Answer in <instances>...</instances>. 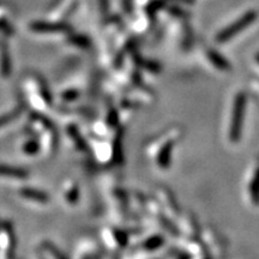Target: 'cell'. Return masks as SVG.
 Returning a JSON list of instances; mask_svg holds the SVG:
<instances>
[{"instance_id":"8992f818","label":"cell","mask_w":259,"mask_h":259,"mask_svg":"<svg viewBox=\"0 0 259 259\" xmlns=\"http://www.w3.org/2000/svg\"><path fill=\"white\" fill-rule=\"evenodd\" d=\"M28 171H26L24 168L0 163V178L10 180H26L28 179Z\"/></svg>"},{"instance_id":"5bb4252c","label":"cell","mask_w":259,"mask_h":259,"mask_svg":"<svg viewBox=\"0 0 259 259\" xmlns=\"http://www.w3.org/2000/svg\"><path fill=\"white\" fill-rule=\"evenodd\" d=\"M80 97V90L77 89H66L65 91H62L60 94L59 99L61 102L64 103H69V102H73Z\"/></svg>"},{"instance_id":"9a60e30c","label":"cell","mask_w":259,"mask_h":259,"mask_svg":"<svg viewBox=\"0 0 259 259\" xmlns=\"http://www.w3.org/2000/svg\"><path fill=\"white\" fill-rule=\"evenodd\" d=\"M170 12L172 13V15L178 16V17H182V18H185V17H186V16H189V13L185 12L184 10L179 9V7H171Z\"/></svg>"},{"instance_id":"4fadbf2b","label":"cell","mask_w":259,"mask_h":259,"mask_svg":"<svg viewBox=\"0 0 259 259\" xmlns=\"http://www.w3.org/2000/svg\"><path fill=\"white\" fill-rule=\"evenodd\" d=\"M21 114H22V107L17 106V107L13 108L12 111H10V112H7V113L0 115V130L4 129V127L6 126V125H9L10 122L15 121V120L17 119Z\"/></svg>"},{"instance_id":"3957f363","label":"cell","mask_w":259,"mask_h":259,"mask_svg":"<svg viewBox=\"0 0 259 259\" xmlns=\"http://www.w3.org/2000/svg\"><path fill=\"white\" fill-rule=\"evenodd\" d=\"M245 105H246V97L244 94H238L234 101L233 111H231V120L230 126V138L233 142H236L241 136L242 121H244Z\"/></svg>"},{"instance_id":"9c48e42d","label":"cell","mask_w":259,"mask_h":259,"mask_svg":"<svg viewBox=\"0 0 259 259\" xmlns=\"http://www.w3.org/2000/svg\"><path fill=\"white\" fill-rule=\"evenodd\" d=\"M206 56H208V59L210 60V62H211V64L214 65L216 69L222 70V71H227L230 69V62L225 59V57H222L220 53H217L216 51H208Z\"/></svg>"},{"instance_id":"30bf717a","label":"cell","mask_w":259,"mask_h":259,"mask_svg":"<svg viewBox=\"0 0 259 259\" xmlns=\"http://www.w3.org/2000/svg\"><path fill=\"white\" fill-rule=\"evenodd\" d=\"M172 145H173V143L168 142V143H166L165 146H162V148L160 149V152L157 154L156 161L157 165H159L161 168H167L168 166H170Z\"/></svg>"},{"instance_id":"ba28073f","label":"cell","mask_w":259,"mask_h":259,"mask_svg":"<svg viewBox=\"0 0 259 259\" xmlns=\"http://www.w3.org/2000/svg\"><path fill=\"white\" fill-rule=\"evenodd\" d=\"M66 135L69 136L71 144H72L75 150H77V151H86V150L88 149L86 141L82 137L81 133L78 132V130L76 129L75 125H69V126H67Z\"/></svg>"},{"instance_id":"7a4b0ae2","label":"cell","mask_w":259,"mask_h":259,"mask_svg":"<svg viewBox=\"0 0 259 259\" xmlns=\"http://www.w3.org/2000/svg\"><path fill=\"white\" fill-rule=\"evenodd\" d=\"M257 12L255 10H250L247 12H245L241 17L238 18L235 22L230 24L228 27H226L222 31H220L216 35V42L225 43L233 39L235 35H238L239 32L244 31L247 27L251 26L256 20H257Z\"/></svg>"},{"instance_id":"277c9868","label":"cell","mask_w":259,"mask_h":259,"mask_svg":"<svg viewBox=\"0 0 259 259\" xmlns=\"http://www.w3.org/2000/svg\"><path fill=\"white\" fill-rule=\"evenodd\" d=\"M16 244L15 230L11 222L0 223V253L2 259H13Z\"/></svg>"},{"instance_id":"8fae6325","label":"cell","mask_w":259,"mask_h":259,"mask_svg":"<svg viewBox=\"0 0 259 259\" xmlns=\"http://www.w3.org/2000/svg\"><path fill=\"white\" fill-rule=\"evenodd\" d=\"M250 191V196H251V201H252L253 204L258 205L259 204V167H257V170L255 171V174L251 178V182L249 186Z\"/></svg>"},{"instance_id":"e0dca14e","label":"cell","mask_w":259,"mask_h":259,"mask_svg":"<svg viewBox=\"0 0 259 259\" xmlns=\"http://www.w3.org/2000/svg\"><path fill=\"white\" fill-rule=\"evenodd\" d=\"M256 60H257V61H258V64H259V53L257 54V56H256Z\"/></svg>"},{"instance_id":"7c38bea8","label":"cell","mask_w":259,"mask_h":259,"mask_svg":"<svg viewBox=\"0 0 259 259\" xmlns=\"http://www.w3.org/2000/svg\"><path fill=\"white\" fill-rule=\"evenodd\" d=\"M22 151L27 155V156H35V155L41 152V144L40 141L36 138H30L27 140L22 145Z\"/></svg>"},{"instance_id":"6da1fadb","label":"cell","mask_w":259,"mask_h":259,"mask_svg":"<svg viewBox=\"0 0 259 259\" xmlns=\"http://www.w3.org/2000/svg\"><path fill=\"white\" fill-rule=\"evenodd\" d=\"M26 89L29 102L32 107L36 108L41 113L51 110L53 106V97L48 86L40 77L29 76L26 81Z\"/></svg>"},{"instance_id":"2e32d148","label":"cell","mask_w":259,"mask_h":259,"mask_svg":"<svg viewBox=\"0 0 259 259\" xmlns=\"http://www.w3.org/2000/svg\"><path fill=\"white\" fill-rule=\"evenodd\" d=\"M174 1L182 2V4H185V5H192V4H195V0H174Z\"/></svg>"},{"instance_id":"52a82bcc","label":"cell","mask_w":259,"mask_h":259,"mask_svg":"<svg viewBox=\"0 0 259 259\" xmlns=\"http://www.w3.org/2000/svg\"><path fill=\"white\" fill-rule=\"evenodd\" d=\"M80 186L76 181H67L64 185V189H62V197H64L65 203L69 204V205L73 206L76 204H78L80 201Z\"/></svg>"},{"instance_id":"5b68a950","label":"cell","mask_w":259,"mask_h":259,"mask_svg":"<svg viewBox=\"0 0 259 259\" xmlns=\"http://www.w3.org/2000/svg\"><path fill=\"white\" fill-rule=\"evenodd\" d=\"M18 196L23 201H30L32 204H36V205H47L51 201V197L48 193H46L42 190L34 189V187H22L21 190H18Z\"/></svg>"}]
</instances>
